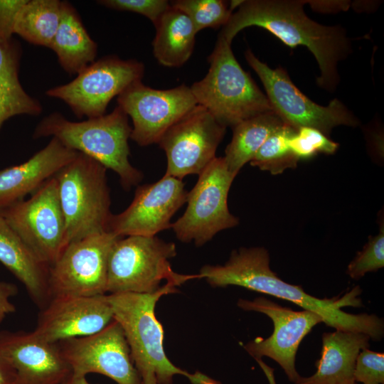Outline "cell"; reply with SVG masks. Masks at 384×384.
<instances>
[{
  "label": "cell",
  "mask_w": 384,
  "mask_h": 384,
  "mask_svg": "<svg viewBox=\"0 0 384 384\" xmlns=\"http://www.w3.org/2000/svg\"><path fill=\"white\" fill-rule=\"evenodd\" d=\"M214 287L237 285L293 302L318 314L323 322L336 330L367 334L379 341L383 336V320L375 314H352L343 306H359L355 298L359 288L353 289L341 299H319L306 293L301 286L281 279L270 267V255L264 247H242L232 252L223 265H204L198 274Z\"/></svg>",
  "instance_id": "1"
},
{
  "label": "cell",
  "mask_w": 384,
  "mask_h": 384,
  "mask_svg": "<svg viewBox=\"0 0 384 384\" xmlns=\"http://www.w3.org/2000/svg\"><path fill=\"white\" fill-rule=\"evenodd\" d=\"M304 1H240L238 10L223 26L219 36L231 44L241 30L262 27L293 48L304 46L314 55L321 75L318 85L329 91L339 82L338 63L351 51L350 39L339 26H327L309 18L304 11Z\"/></svg>",
  "instance_id": "2"
},
{
  "label": "cell",
  "mask_w": 384,
  "mask_h": 384,
  "mask_svg": "<svg viewBox=\"0 0 384 384\" xmlns=\"http://www.w3.org/2000/svg\"><path fill=\"white\" fill-rule=\"evenodd\" d=\"M177 284L166 282L151 294H110L108 299L114 319L122 326L131 356L143 384H173L175 375H181L192 384H221L207 375L191 374L174 365L164 348V329L155 316V306L161 296L177 292Z\"/></svg>",
  "instance_id": "3"
},
{
  "label": "cell",
  "mask_w": 384,
  "mask_h": 384,
  "mask_svg": "<svg viewBox=\"0 0 384 384\" xmlns=\"http://www.w3.org/2000/svg\"><path fill=\"white\" fill-rule=\"evenodd\" d=\"M131 132L128 116L117 105L110 114L82 122L70 121L53 112L37 124L33 138L54 137L66 147L96 160L114 171L122 186L129 191L143 178V174L129 160Z\"/></svg>",
  "instance_id": "4"
},
{
  "label": "cell",
  "mask_w": 384,
  "mask_h": 384,
  "mask_svg": "<svg viewBox=\"0 0 384 384\" xmlns=\"http://www.w3.org/2000/svg\"><path fill=\"white\" fill-rule=\"evenodd\" d=\"M208 60L207 74L190 88L197 104L219 124L233 128L245 119L273 111L267 95L241 68L231 44L222 36H218Z\"/></svg>",
  "instance_id": "5"
},
{
  "label": "cell",
  "mask_w": 384,
  "mask_h": 384,
  "mask_svg": "<svg viewBox=\"0 0 384 384\" xmlns=\"http://www.w3.org/2000/svg\"><path fill=\"white\" fill-rule=\"evenodd\" d=\"M107 169L78 153L55 176L65 223V246L87 237L107 232L110 193Z\"/></svg>",
  "instance_id": "6"
},
{
  "label": "cell",
  "mask_w": 384,
  "mask_h": 384,
  "mask_svg": "<svg viewBox=\"0 0 384 384\" xmlns=\"http://www.w3.org/2000/svg\"><path fill=\"white\" fill-rule=\"evenodd\" d=\"M176 247L155 236L129 235L113 245L108 260L107 292L151 294L162 280L178 286L200 278L199 274H180L173 271L169 260Z\"/></svg>",
  "instance_id": "7"
},
{
  "label": "cell",
  "mask_w": 384,
  "mask_h": 384,
  "mask_svg": "<svg viewBox=\"0 0 384 384\" xmlns=\"http://www.w3.org/2000/svg\"><path fill=\"white\" fill-rule=\"evenodd\" d=\"M235 176L223 157H215L198 175L188 192L185 212L171 225L178 240L202 246L218 232L238 225V218L228 206L229 190Z\"/></svg>",
  "instance_id": "8"
},
{
  "label": "cell",
  "mask_w": 384,
  "mask_h": 384,
  "mask_svg": "<svg viewBox=\"0 0 384 384\" xmlns=\"http://www.w3.org/2000/svg\"><path fill=\"white\" fill-rule=\"evenodd\" d=\"M245 57L262 81L273 111L282 120L295 128L311 127L329 137L335 127H356L358 118L337 98L327 106L319 105L293 84L282 68H270L248 49Z\"/></svg>",
  "instance_id": "9"
},
{
  "label": "cell",
  "mask_w": 384,
  "mask_h": 384,
  "mask_svg": "<svg viewBox=\"0 0 384 384\" xmlns=\"http://www.w3.org/2000/svg\"><path fill=\"white\" fill-rule=\"evenodd\" d=\"M144 65L134 60L107 55L88 65L72 81L46 95L63 101L79 119L105 114L110 102L129 85L142 80Z\"/></svg>",
  "instance_id": "10"
},
{
  "label": "cell",
  "mask_w": 384,
  "mask_h": 384,
  "mask_svg": "<svg viewBox=\"0 0 384 384\" xmlns=\"http://www.w3.org/2000/svg\"><path fill=\"white\" fill-rule=\"evenodd\" d=\"M0 215L34 255L50 267L65 247V223L53 176L31 197L1 210Z\"/></svg>",
  "instance_id": "11"
},
{
  "label": "cell",
  "mask_w": 384,
  "mask_h": 384,
  "mask_svg": "<svg viewBox=\"0 0 384 384\" xmlns=\"http://www.w3.org/2000/svg\"><path fill=\"white\" fill-rule=\"evenodd\" d=\"M121 238L105 232L68 244L49 267L50 297L106 294L109 256Z\"/></svg>",
  "instance_id": "12"
},
{
  "label": "cell",
  "mask_w": 384,
  "mask_h": 384,
  "mask_svg": "<svg viewBox=\"0 0 384 384\" xmlns=\"http://www.w3.org/2000/svg\"><path fill=\"white\" fill-rule=\"evenodd\" d=\"M132 121L130 139L141 146L157 144L163 134L198 104L190 87L157 90L137 80L117 98Z\"/></svg>",
  "instance_id": "13"
},
{
  "label": "cell",
  "mask_w": 384,
  "mask_h": 384,
  "mask_svg": "<svg viewBox=\"0 0 384 384\" xmlns=\"http://www.w3.org/2000/svg\"><path fill=\"white\" fill-rule=\"evenodd\" d=\"M225 130L206 108L197 105L157 143L166 155L165 174L181 180L188 175H199L216 157Z\"/></svg>",
  "instance_id": "14"
},
{
  "label": "cell",
  "mask_w": 384,
  "mask_h": 384,
  "mask_svg": "<svg viewBox=\"0 0 384 384\" xmlns=\"http://www.w3.org/2000/svg\"><path fill=\"white\" fill-rule=\"evenodd\" d=\"M58 344L74 375L95 373L117 384H143L124 331L114 319L96 334Z\"/></svg>",
  "instance_id": "15"
},
{
  "label": "cell",
  "mask_w": 384,
  "mask_h": 384,
  "mask_svg": "<svg viewBox=\"0 0 384 384\" xmlns=\"http://www.w3.org/2000/svg\"><path fill=\"white\" fill-rule=\"evenodd\" d=\"M238 306L246 311L266 314L274 325L270 337L250 341L245 349L257 361L267 356L276 361L294 383L300 378L295 367L299 346L314 326L323 322L321 317L309 310L297 311L282 306L263 297L251 301L239 299Z\"/></svg>",
  "instance_id": "16"
},
{
  "label": "cell",
  "mask_w": 384,
  "mask_h": 384,
  "mask_svg": "<svg viewBox=\"0 0 384 384\" xmlns=\"http://www.w3.org/2000/svg\"><path fill=\"white\" fill-rule=\"evenodd\" d=\"M187 194L182 180L166 174L155 183L138 186L130 205L110 215L107 231L119 237L155 236L171 228V218Z\"/></svg>",
  "instance_id": "17"
},
{
  "label": "cell",
  "mask_w": 384,
  "mask_h": 384,
  "mask_svg": "<svg viewBox=\"0 0 384 384\" xmlns=\"http://www.w3.org/2000/svg\"><path fill=\"white\" fill-rule=\"evenodd\" d=\"M113 320L107 294L54 297L41 309L33 331L48 342L58 343L96 334Z\"/></svg>",
  "instance_id": "18"
},
{
  "label": "cell",
  "mask_w": 384,
  "mask_h": 384,
  "mask_svg": "<svg viewBox=\"0 0 384 384\" xmlns=\"http://www.w3.org/2000/svg\"><path fill=\"white\" fill-rule=\"evenodd\" d=\"M0 351L16 374V384H60L72 374L58 343L33 331H0Z\"/></svg>",
  "instance_id": "19"
},
{
  "label": "cell",
  "mask_w": 384,
  "mask_h": 384,
  "mask_svg": "<svg viewBox=\"0 0 384 384\" xmlns=\"http://www.w3.org/2000/svg\"><path fill=\"white\" fill-rule=\"evenodd\" d=\"M78 152L52 137L26 161L0 169V210L21 201L53 177Z\"/></svg>",
  "instance_id": "20"
},
{
  "label": "cell",
  "mask_w": 384,
  "mask_h": 384,
  "mask_svg": "<svg viewBox=\"0 0 384 384\" xmlns=\"http://www.w3.org/2000/svg\"><path fill=\"white\" fill-rule=\"evenodd\" d=\"M370 336L353 331L336 330L322 336L321 358L316 363V371L302 377L294 384H353L356 358L368 348Z\"/></svg>",
  "instance_id": "21"
},
{
  "label": "cell",
  "mask_w": 384,
  "mask_h": 384,
  "mask_svg": "<svg viewBox=\"0 0 384 384\" xmlns=\"http://www.w3.org/2000/svg\"><path fill=\"white\" fill-rule=\"evenodd\" d=\"M0 262L25 287L41 309L50 299L49 267L43 263L0 215Z\"/></svg>",
  "instance_id": "22"
},
{
  "label": "cell",
  "mask_w": 384,
  "mask_h": 384,
  "mask_svg": "<svg viewBox=\"0 0 384 384\" xmlns=\"http://www.w3.org/2000/svg\"><path fill=\"white\" fill-rule=\"evenodd\" d=\"M49 48L69 75H77L96 58L97 43L87 33L77 10L66 1H62L60 22Z\"/></svg>",
  "instance_id": "23"
},
{
  "label": "cell",
  "mask_w": 384,
  "mask_h": 384,
  "mask_svg": "<svg viewBox=\"0 0 384 384\" xmlns=\"http://www.w3.org/2000/svg\"><path fill=\"white\" fill-rule=\"evenodd\" d=\"M154 26L153 53L159 63L169 68L185 64L193 53L197 34L186 14L170 4Z\"/></svg>",
  "instance_id": "24"
},
{
  "label": "cell",
  "mask_w": 384,
  "mask_h": 384,
  "mask_svg": "<svg viewBox=\"0 0 384 384\" xmlns=\"http://www.w3.org/2000/svg\"><path fill=\"white\" fill-rule=\"evenodd\" d=\"M19 44L12 38L0 41V129L9 118L18 114L38 116L42 106L30 96L18 79Z\"/></svg>",
  "instance_id": "25"
},
{
  "label": "cell",
  "mask_w": 384,
  "mask_h": 384,
  "mask_svg": "<svg viewBox=\"0 0 384 384\" xmlns=\"http://www.w3.org/2000/svg\"><path fill=\"white\" fill-rule=\"evenodd\" d=\"M284 122L274 112L245 119L233 127V137L225 151L224 160L229 171L238 175L250 162L267 139Z\"/></svg>",
  "instance_id": "26"
},
{
  "label": "cell",
  "mask_w": 384,
  "mask_h": 384,
  "mask_svg": "<svg viewBox=\"0 0 384 384\" xmlns=\"http://www.w3.org/2000/svg\"><path fill=\"white\" fill-rule=\"evenodd\" d=\"M61 14V1L26 0L16 14L14 33L30 43L49 48Z\"/></svg>",
  "instance_id": "27"
},
{
  "label": "cell",
  "mask_w": 384,
  "mask_h": 384,
  "mask_svg": "<svg viewBox=\"0 0 384 384\" xmlns=\"http://www.w3.org/2000/svg\"><path fill=\"white\" fill-rule=\"evenodd\" d=\"M296 129L284 123L273 132L250 161L251 166L267 171L273 175L282 174L287 169H294L299 159L289 145V140Z\"/></svg>",
  "instance_id": "28"
},
{
  "label": "cell",
  "mask_w": 384,
  "mask_h": 384,
  "mask_svg": "<svg viewBox=\"0 0 384 384\" xmlns=\"http://www.w3.org/2000/svg\"><path fill=\"white\" fill-rule=\"evenodd\" d=\"M170 4L186 14L196 33L206 28L224 26L233 14L221 0H176Z\"/></svg>",
  "instance_id": "29"
},
{
  "label": "cell",
  "mask_w": 384,
  "mask_h": 384,
  "mask_svg": "<svg viewBox=\"0 0 384 384\" xmlns=\"http://www.w3.org/2000/svg\"><path fill=\"white\" fill-rule=\"evenodd\" d=\"M289 145L299 161L311 159L318 154H332L338 148V144L311 127L297 129L290 137Z\"/></svg>",
  "instance_id": "30"
},
{
  "label": "cell",
  "mask_w": 384,
  "mask_h": 384,
  "mask_svg": "<svg viewBox=\"0 0 384 384\" xmlns=\"http://www.w3.org/2000/svg\"><path fill=\"white\" fill-rule=\"evenodd\" d=\"M384 266V226L380 225L378 234L370 237L363 250L358 252L347 268V274L354 279L366 273L375 272Z\"/></svg>",
  "instance_id": "31"
},
{
  "label": "cell",
  "mask_w": 384,
  "mask_h": 384,
  "mask_svg": "<svg viewBox=\"0 0 384 384\" xmlns=\"http://www.w3.org/2000/svg\"><path fill=\"white\" fill-rule=\"evenodd\" d=\"M354 380L363 384H383L384 354L362 350L356 358Z\"/></svg>",
  "instance_id": "32"
},
{
  "label": "cell",
  "mask_w": 384,
  "mask_h": 384,
  "mask_svg": "<svg viewBox=\"0 0 384 384\" xmlns=\"http://www.w3.org/2000/svg\"><path fill=\"white\" fill-rule=\"evenodd\" d=\"M97 3L111 9L139 14L154 25L170 7V2L166 0H100Z\"/></svg>",
  "instance_id": "33"
},
{
  "label": "cell",
  "mask_w": 384,
  "mask_h": 384,
  "mask_svg": "<svg viewBox=\"0 0 384 384\" xmlns=\"http://www.w3.org/2000/svg\"><path fill=\"white\" fill-rule=\"evenodd\" d=\"M26 0H0V41L12 38L16 14Z\"/></svg>",
  "instance_id": "34"
},
{
  "label": "cell",
  "mask_w": 384,
  "mask_h": 384,
  "mask_svg": "<svg viewBox=\"0 0 384 384\" xmlns=\"http://www.w3.org/2000/svg\"><path fill=\"white\" fill-rule=\"evenodd\" d=\"M17 293L18 287L15 284L0 280V324L9 314L16 311L11 299Z\"/></svg>",
  "instance_id": "35"
},
{
  "label": "cell",
  "mask_w": 384,
  "mask_h": 384,
  "mask_svg": "<svg viewBox=\"0 0 384 384\" xmlns=\"http://www.w3.org/2000/svg\"><path fill=\"white\" fill-rule=\"evenodd\" d=\"M0 384H16V374L11 364L0 351Z\"/></svg>",
  "instance_id": "36"
},
{
  "label": "cell",
  "mask_w": 384,
  "mask_h": 384,
  "mask_svg": "<svg viewBox=\"0 0 384 384\" xmlns=\"http://www.w3.org/2000/svg\"><path fill=\"white\" fill-rule=\"evenodd\" d=\"M311 4L314 9H317L318 11H322L326 12L338 11L343 9H348V1H311Z\"/></svg>",
  "instance_id": "37"
},
{
  "label": "cell",
  "mask_w": 384,
  "mask_h": 384,
  "mask_svg": "<svg viewBox=\"0 0 384 384\" xmlns=\"http://www.w3.org/2000/svg\"><path fill=\"white\" fill-rule=\"evenodd\" d=\"M60 384H92V383H90L87 380L86 376L77 375L72 373L69 377H68L65 380H63Z\"/></svg>",
  "instance_id": "38"
},
{
  "label": "cell",
  "mask_w": 384,
  "mask_h": 384,
  "mask_svg": "<svg viewBox=\"0 0 384 384\" xmlns=\"http://www.w3.org/2000/svg\"><path fill=\"white\" fill-rule=\"evenodd\" d=\"M353 384H356V383H353Z\"/></svg>",
  "instance_id": "39"
}]
</instances>
